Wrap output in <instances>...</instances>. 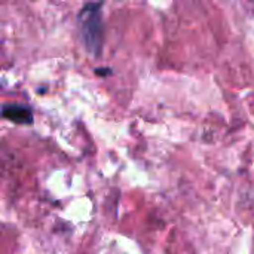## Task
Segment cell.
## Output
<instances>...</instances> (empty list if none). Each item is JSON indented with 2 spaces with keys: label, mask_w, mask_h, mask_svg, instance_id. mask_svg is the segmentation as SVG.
<instances>
[{
  "label": "cell",
  "mask_w": 254,
  "mask_h": 254,
  "mask_svg": "<svg viewBox=\"0 0 254 254\" xmlns=\"http://www.w3.org/2000/svg\"><path fill=\"white\" fill-rule=\"evenodd\" d=\"M103 3H88L85 4L79 15V27L82 33V40L86 49L92 55H100L103 48Z\"/></svg>",
  "instance_id": "obj_1"
},
{
  "label": "cell",
  "mask_w": 254,
  "mask_h": 254,
  "mask_svg": "<svg viewBox=\"0 0 254 254\" xmlns=\"http://www.w3.org/2000/svg\"><path fill=\"white\" fill-rule=\"evenodd\" d=\"M1 116L13 124H31L33 122V112L27 106L21 104H7L1 109Z\"/></svg>",
  "instance_id": "obj_2"
},
{
  "label": "cell",
  "mask_w": 254,
  "mask_h": 254,
  "mask_svg": "<svg viewBox=\"0 0 254 254\" xmlns=\"http://www.w3.org/2000/svg\"><path fill=\"white\" fill-rule=\"evenodd\" d=\"M106 71L109 73L110 70H106V68H95V73H97V74H106Z\"/></svg>",
  "instance_id": "obj_3"
}]
</instances>
